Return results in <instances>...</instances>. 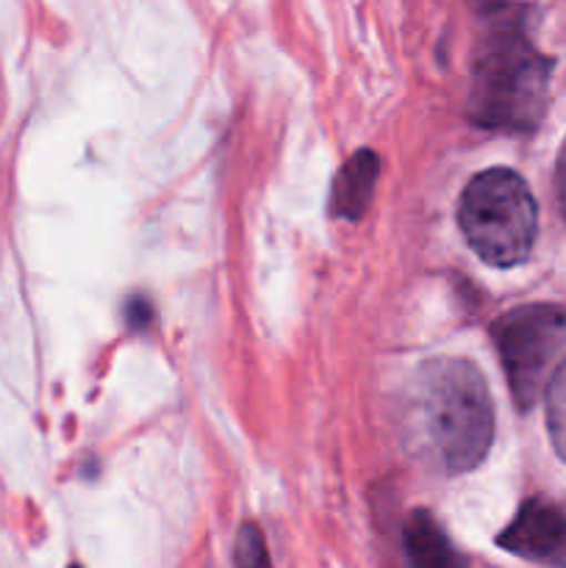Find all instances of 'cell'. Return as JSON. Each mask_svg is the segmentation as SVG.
I'll use <instances>...</instances> for the list:
<instances>
[{
  "label": "cell",
  "instance_id": "ba28073f",
  "mask_svg": "<svg viewBox=\"0 0 566 568\" xmlns=\"http://www.w3.org/2000/svg\"><path fill=\"white\" fill-rule=\"evenodd\" d=\"M547 433L558 458L566 464V361L555 369L547 392Z\"/></svg>",
  "mask_w": 566,
  "mask_h": 568
},
{
  "label": "cell",
  "instance_id": "8992f818",
  "mask_svg": "<svg viewBox=\"0 0 566 568\" xmlns=\"http://www.w3.org/2000/svg\"><path fill=\"white\" fill-rule=\"evenodd\" d=\"M377 172H381V161H377L375 150H358L333 181L331 214L358 222L372 203Z\"/></svg>",
  "mask_w": 566,
  "mask_h": 568
},
{
  "label": "cell",
  "instance_id": "6da1fadb",
  "mask_svg": "<svg viewBox=\"0 0 566 568\" xmlns=\"http://www.w3.org/2000/svg\"><path fill=\"white\" fill-rule=\"evenodd\" d=\"M411 425L444 475L483 464L494 442V403L477 366L464 358L422 364L411 388Z\"/></svg>",
  "mask_w": 566,
  "mask_h": 568
},
{
  "label": "cell",
  "instance_id": "9c48e42d",
  "mask_svg": "<svg viewBox=\"0 0 566 568\" xmlns=\"http://www.w3.org/2000/svg\"><path fill=\"white\" fill-rule=\"evenodd\" d=\"M233 568H272L270 549H266L264 532L247 521L236 530L233 541Z\"/></svg>",
  "mask_w": 566,
  "mask_h": 568
},
{
  "label": "cell",
  "instance_id": "3957f363",
  "mask_svg": "<svg viewBox=\"0 0 566 568\" xmlns=\"http://www.w3.org/2000/svg\"><path fill=\"white\" fill-rule=\"evenodd\" d=\"M458 225L486 264H522L530 258L538 233V209L530 186L519 172L505 166L477 172L461 194Z\"/></svg>",
  "mask_w": 566,
  "mask_h": 568
},
{
  "label": "cell",
  "instance_id": "277c9868",
  "mask_svg": "<svg viewBox=\"0 0 566 568\" xmlns=\"http://www.w3.org/2000/svg\"><path fill=\"white\" fill-rule=\"evenodd\" d=\"M492 342L514 403L530 410L566 361V305L533 303L511 308L494 320Z\"/></svg>",
  "mask_w": 566,
  "mask_h": 568
},
{
  "label": "cell",
  "instance_id": "5b68a950",
  "mask_svg": "<svg viewBox=\"0 0 566 568\" xmlns=\"http://www.w3.org/2000/svg\"><path fill=\"white\" fill-rule=\"evenodd\" d=\"M497 547L544 568H566V505L530 497L497 536Z\"/></svg>",
  "mask_w": 566,
  "mask_h": 568
},
{
  "label": "cell",
  "instance_id": "7a4b0ae2",
  "mask_svg": "<svg viewBox=\"0 0 566 568\" xmlns=\"http://www.w3.org/2000/svg\"><path fill=\"white\" fill-rule=\"evenodd\" d=\"M549 78L553 61L536 48L525 20L503 14L477 42L466 111L488 131L527 133L547 109Z\"/></svg>",
  "mask_w": 566,
  "mask_h": 568
},
{
  "label": "cell",
  "instance_id": "52a82bcc",
  "mask_svg": "<svg viewBox=\"0 0 566 568\" xmlns=\"http://www.w3.org/2000/svg\"><path fill=\"white\" fill-rule=\"evenodd\" d=\"M403 547L411 568H469L427 510H414L405 519Z\"/></svg>",
  "mask_w": 566,
  "mask_h": 568
},
{
  "label": "cell",
  "instance_id": "8fae6325",
  "mask_svg": "<svg viewBox=\"0 0 566 568\" xmlns=\"http://www.w3.org/2000/svg\"><path fill=\"white\" fill-rule=\"evenodd\" d=\"M555 181H558V200H560V211H564V220H566V139H564V144H560Z\"/></svg>",
  "mask_w": 566,
  "mask_h": 568
},
{
  "label": "cell",
  "instance_id": "7c38bea8",
  "mask_svg": "<svg viewBox=\"0 0 566 568\" xmlns=\"http://www.w3.org/2000/svg\"><path fill=\"white\" fill-rule=\"evenodd\" d=\"M70 568H78V566H70Z\"/></svg>",
  "mask_w": 566,
  "mask_h": 568
},
{
  "label": "cell",
  "instance_id": "30bf717a",
  "mask_svg": "<svg viewBox=\"0 0 566 568\" xmlns=\"http://www.w3.org/2000/svg\"><path fill=\"white\" fill-rule=\"evenodd\" d=\"M125 308H128L125 311L128 327H133V331H137V327H142V325H148V322H150V305L144 303V300H131Z\"/></svg>",
  "mask_w": 566,
  "mask_h": 568
}]
</instances>
